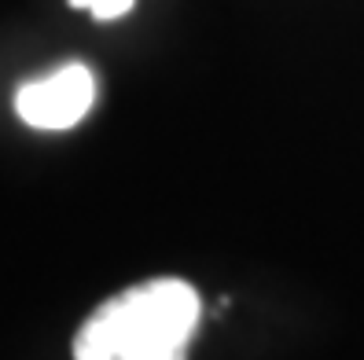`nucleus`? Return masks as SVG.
I'll use <instances>...</instances> for the list:
<instances>
[{
  "label": "nucleus",
  "mask_w": 364,
  "mask_h": 360,
  "mask_svg": "<svg viewBox=\"0 0 364 360\" xmlns=\"http://www.w3.org/2000/svg\"><path fill=\"white\" fill-rule=\"evenodd\" d=\"M136 0H70V8L77 11H89L92 18H100V23H114V18L129 15Z\"/></svg>",
  "instance_id": "nucleus-3"
},
{
  "label": "nucleus",
  "mask_w": 364,
  "mask_h": 360,
  "mask_svg": "<svg viewBox=\"0 0 364 360\" xmlns=\"http://www.w3.org/2000/svg\"><path fill=\"white\" fill-rule=\"evenodd\" d=\"M96 103V74L85 62H67L48 77L26 81L15 92V111L26 125L45 133L74 129Z\"/></svg>",
  "instance_id": "nucleus-2"
},
{
  "label": "nucleus",
  "mask_w": 364,
  "mask_h": 360,
  "mask_svg": "<svg viewBox=\"0 0 364 360\" xmlns=\"http://www.w3.org/2000/svg\"><path fill=\"white\" fill-rule=\"evenodd\" d=\"M199 316V290L188 280H144L85 316L74 334V360H188Z\"/></svg>",
  "instance_id": "nucleus-1"
}]
</instances>
